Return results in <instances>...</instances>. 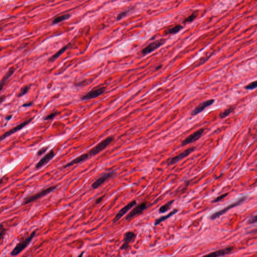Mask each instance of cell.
Segmentation results:
<instances>
[{
    "label": "cell",
    "mask_w": 257,
    "mask_h": 257,
    "mask_svg": "<svg viewBox=\"0 0 257 257\" xmlns=\"http://www.w3.org/2000/svg\"><path fill=\"white\" fill-rule=\"evenodd\" d=\"M57 187V185H53L49 187L48 188H45L42 189L38 193H36V194H33L31 196H27L25 198H24L22 204L23 205H27L30 203H33L34 201L39 200L40 198L47 196V194L53 192L54 190L56 189Z\"/></svg>",
    "instance_id": "cell-1"
},
{
    "label": "cell",
    "mask_w": 257,
    "mask_h": 257,
    "mask_svg": "<svg viewBox=\"0 0 257 257\" xmlns=\"http://www.w3.org/2000/svg\"><path fill=\"white\" fill-rule=\"evenodd\" d=\"M248 196H243L238 198V200H237L236 201L231 203V204H229L228 206L225 207L224 208H223L222 210L216 211V213H214L211 214V216H210V219L211 220H215L216 218L219 217L220 216H222L224 214H226L227 211H228L229 210H231V208H234L235 207L240 206L241 204H242L243 203H244L245 200L248 198Z\"/></svg>",
    "instance_id": "cell-2"
},
{
    "label": "cell",
    "mask_w": 257,
    "mask_h": 257,
    "mask_svg": "<svg viewBox=\"0 0 257 257\" xmlns=\"http://www.w3.org/2000/svg\"><path fill=\"white\" fill-rule=\"evenodd\" d=\"M35 234H36V231H34L31 234L30 236L16 245V246L11 252V255L14 257L20 254V253H21L23 250H24L28 246H29V245L30 244L32 241L35 236Z\"/></svg>",
    "instance_id": "cell-3"
},
{
    "label": "cell",
    "mask_w": 257,
    "mask_h": 257,
    "mask_svg": "<svg viewBox=\"0 0 257 257\" xmlns=\"http://www.w3.org/2000/svg\"><path fill=\"white\" fill-rule=\"evenodd\" d=\"M114 140V138L113 136H109L101 141V142L94 147L93 148L90 150L88 154L89 157L94 156L99 153L103 151V150L109 146Z\"/></svg>",
    "instance_id": "cell-4"
},
{
    "label": "cell",
    "mask_w": 257,
    "mask_h": 257,
    "mask_svg": "<svg viewBox=\"0 0 257 257\" xmlns=\"http://www.w3.org/2000/svg\"><path fill=\"white\" fill-rule=\"evenodd\" d=\"M196 149V147H191V148H187V149L185 150L184 151H183L182 152H181L179 155H176V156L173 157L172 158L168 159L166 161L167 165L168 166H171V165L176 164L178 162H179L180 160L183 159V158L186 157L187 156H188V155H189L190 154H191V153H193V151H194Z\"/></svg>",
    "instance_id": "cell-5"
},
{
    "label": "cell",
    "mask_w": 257,
    "mask_h": 257,
    "mask_svg": "<svg viewBox=\"0 0 257 257\" xmlns=\"http://www.w3.org/2000/svg\"><path fill=\"white\" fill-rule=\"evenodd\" d=\"M204 131H205V130L204 128H201L195 131L194 133H193V134L188 136L184 140L182 141L181 144V147L185 146L186 145L194 143L198 140L203 136Z\"/></svg>",
    "instance_id": "cell-6"
},
{
    "label": "cell",
    "mask_w": 257,
    "mask_h": 257,
    "mask_svg": "<svg viewBox=\"0 0 257 257\" xmlns=\"http://www.w3.org/2000/svg\"><path fill=\"white\" fill-rule=\"evenodd\" d=\"M33 120V118H30V119L27 120L26 121L20 123L19 125H17L16 127L12 128V129H10L9 131H8L7 132H6V133H5L4 134L0 136V142L5 139L6 138H7L8 137L12 135L15 134V133L19 131H20L21 130L23 129V128H25L26 126H27L28 124L30 123Z\"/></svg>",
    "instance_id": "cell-7"
},
{
    "label": "cell",
    "mask_w": 257,
    "mask_h": 257,
    "mask_svg": "<svg viewBox=\"0 0 257 257\" xmlns=\"http://www.w3.org/2000/svg\"><path fill=\"white\" fill-rule=\"evenodd\" d=\"M166 40L165 39H159L158 40H156L150 43L148 45V46L146 47L145 48L143 49L141 53H142L144 55L148 54L149 53L154 51L156 49H158V48L161 47L162 45L164 44Z\"/></svg>",
    "instance_id": "cell-8"
},
{
    "label": "cell",
    "mask_w": 257,
    "mask_h": 257,
    "mask_svg": "<svg viewBox=\"0 0 257 257\" xmlns=\"http://www.w3.org/2000/svg\"><path fill=\"white\" fill-rule=\"evenodd\" d=\"M106 89L105 87H101V88L93 89L92 91H89V92L82 96L81 97V99L83 101L93 99L102 95L105 92Z\"/></svg>",
    "instance_id": "cell-9"
},
{
    "label": "cell",
    "mask_w": 257,
    "mask_h": 257,
    "mask_svg": "<svg viewBox=\"0 0 257 257\" xmlns=\"http://www.w3.org/2000/svg\"><path fill=\"white\" fill-rule=\"evenodd\" d=\"M115 174V171L106 173L102 174L92 183V188L93 189H96L97 188H99V187L102 186L104 183L106 182L108 180L112 178Z\"/></svg>",
    "instance_id": "cell-10"
},
{
    "label": "cell",
    "mask_w": 257,
    "mask_h": 257,
    "mask_svg": "<svg viewBox=\"0 0 257 257\" xmlns=\"http://www.w3.org/2000/svg\"><path fill=\"white\" fill-rule=\"evenodd\" d=\"M214 102H215V100L214 99H210L200 103L191 112L190 115L191 116H196L199 113H201L204 111V109H206V108L213 105Z\"/></svg>",
    "instance_id": "cell-11"
},
{
    "label": "cell",
    "mask_w": 257,
    "mask_h": 257,
    "mask_svg": "<svg viewBox=\"0 0 257 257\" xmlns=\"http://www.w3.org/2000/svg\"><path fill=\"white\" fill-rule=\"evenodd\" d=\"M136 200H134L131 201L130 203H129L128 204H127L126 206L123 207L117 213L116 216H115V218L113 220V223H116L117 221H119L123 216H125V214H126L127 213H128V211L131 210V208H132L134 206H136Z\"/></svg>",
    "instance_id": "cell-12"
},
{
    "label": "cell",
    "mask_w": 257,
    "mask_h": 257,
    "mask_svg": "<svg viewBox=\"0 0 257 257\" xmlns=\"http://www.w3.org/2000/svg\"><path fill=\"white\" fill-rule=\"evenodd\" d=\"M148 206L146 203H142L133 208L131 212L127 216L126 220H131V218L137 215L141 214L147 208Z\"/></svg>",
    "instance_id": "cell-13"
},
{
    "label": "cell",
    "mask_w": 257,
    "mask_h": 257,
    "mask_svg": "<svg viewBox=\"0 0 257 257\" xmlns=\"http://www.w3.org/2000/svg\"><path fill=\"white\" fill-rule=\"evenodd\" d=\"M234 250V247H228L226 248L217 250L208 254L206 255L203 257H220L225 256L231 253Z\"/></svg>",
    "instance_id": "cell-14"
},
{
    "label": "cell",
    "mask_w": 257,
    "mask_h": 257,
    "mask_svg": "<svg viewBox=\"0 0 257 257\" xmlns=\"http://www.w3.org/2000/svg\"><path fill=\"white\" fill-rule=\"evenodd\" d=\"M55 154L53 150H51L49 151V152L47 153L46 155H45L44 156L42 157L39 162L37 163V164L36 165V168L37 169H39V168H42L43 166L47 164L48 163L50 162L53 157L55 156Z\"/></svg>",
    "instance_id": "cell-15"
},
{
    "label": "cell",
    "mask_w": 257,
    "mask_h": 257,
    "mask_svg": "<svg viewBox=\"0 0 257 257\" xmlns=\"http://www.w3.org/2000/svg\"><path fill=\"white\" fill-rule=\"evenodd\" d=\"M136 234L132 231H128L125 233L123 238V243L121 246V250H126L129 246L130 243L135 238Z\"/></svg>",
    "instance_id": "cell-16"
},
{
    "label": "cell",
    "mask_w": 257,
    "mask_h": 257,
    "mask_svg": "<svg viewBox=\"0 0 257 257\" xmlns=\"http://www.w3.org/2000/svg\"><path fill=\"white\" fill-rule=\"evenodd\" d=\"M89 157V155L88 153L82 154L79 156L72 160V161H71V162H69V163L65 164L64 166H63V168L65 169V168H68V167L72 166L73 165H75V164H79L80 163L83 162L84 161H86V160L88 159Z\"/></svg>",
    "instance_id": "cell-17"
},
{
    "label": "cell",
    "mask_w": 257,
    "mask_h": 257,
    "mask_svg": "<svg viewBox=\"0 0 257 257\" xmlns=\"http://www.w3.org/2000/svg\"><path fill=\"white\" fill-rule=\"evenodd\" d=\"M15 71H16V68H9V70L7 71V72H6L5 75H4L1 81V82H0V92L3 90L4 86L6 85V83L7 82V81L9 80V78H11V76L14 73Z\"/></svg>",
    "instance_id": "cell-18"
},
{
    "label": "cell",
    "mask_w": 257,
    "mask_h": 257,
    "mask_svg": "<svg viewBox=\"0 0 257 257\" xmlns=\"http://www.w3.org/2000/svg\"><path fill=\"white\" fill-rule=\"evenodd\" d=\"M183 29V26L181 25L178 24L173 26L172 27L167 28L165 30L164 33L165 35H173L178 33Z\"/></svg>",
    "instance_id": "cell-19"
},
{
    "label": "cell",
    "mask_w": 257,
    "mask_h": 257,
    "mask_svg": "<svg viewBox=\"0 0 257 257\" xmlns=\"http://www.w3.org/2000/svg\"><path fill=\"white\" fill-rule=\"evenodd\" d=\"M178 211V210L177 208H175L172 211H171L170 213H169L168 214H167L166 216H162L161 217L157 219L155 222V226H157L158 224H159L160 223H162L163 221H164L165 220H167L168 218H170V217L173 216L176 213H177Z\"/></svg>",
    "instance_id": "cell-20"
},
{
    "label": "cell",
    "mask_w": 257,
    "mask_h": 257,
    "mask_svg": "<svg viewBox=\"0 0 257 257\" xmlns=\"http://www.w3.org/2000/svg\"><path fill=\"white\" fill-rule=\"evenodd\" d=\"M71 43H69L68 44L66 45L65 46H64L61 49H60L57 52V53H55V54L53 55V56H52L49 59H48V61L49 62H53L56 59H57L59 57V56H61V55L62 54V53L65 52V51H66L67 49L68 48L71 46Z\"/></svg>",
    "instance_id": "cell-21"
},
{
    "label": "cell",
    "mask_w": 257,
    "mask_h": 257,
    "mask_svg": "<svg viewBox=\"0 0 257 257\" xmlns=\"http://www.w3.org/2000/svg\"><path fill=\"white\" fill-rule=\"evenodd\" d=\"M71 17V15L70 14H66L62 15L61 16H57L53 19L52 24H56L57 23H61V22L69 19Z\"/></svg>",
    "instance_id": "cell-22"
},
{
    "label": "cell",
    "mask_w": 257,
    "mask_h": 257,
    "mask_svg": "<svg viewBox=\"0 0 257 257\" xmlns=\"http://www.w3.org/2000/svg\"><path fill=\"white\" fill-rule=\"evenodd\" d=\"M198 12L199 11L198 10L193 12V13H191V14L189 16H188L184 19L183 23L186 24V23H190L193 22L198 16V13H199Z\"/></svg>",
    "instance_id": "cell-23"
},
{
    "label": "cell",
    "mask_w": 257,
    "mask_h": 257,
    "mask_svg": "<svg viewBox=\"0 0 257 257\" xmlns=\"http://www.w3.org/2000/svg\"><path fill=\"white\" fill-rule=\"evenodd\" d=\"M174 202V200H171L170 201L167 202L166 204L160 207L159 209V213H160V214H163V213L167 212L170 208V207L172 205Z\"/></svg>",
    "instance_id": "cell-24"
},
{
    "label": "cell",
    "mask_w": 257,
    "mask_h": 257,
    "mask_svg": "<svg viewBox=\"0 0 257 257\" xmlns=\"http://www.w3.org/2000/svg\"><path fill=\"white\" fill-rule=\"evenodd\" d=\"M234 109H235V108L233 106L230 107V108L225 109L223 112L221 113L220 115H219V117H220V119H224V118H226L227 116H229L231 113H232L234 111Z\"/></svg>",
    "instance_id": "cell-25"
},
{
    "label": "cell",
    "mask_w": 257,
    "mask_h": 257,
    "mask_svg": "<svg viewBox=\"0 0 257 257\" xmlns=\"http://www.w3.org/2000/svg\"><path fill=\"white\" fill-rule=\"evenodd\" d=\"M31 85H26L25 86H23L21 88L20 92L18 95V98H21L22 96H24V95H26V93H27L29 91V89H30Z\"/></svg>",
    "instance_id": "cell-26"
},
{
    "label": "cell",
    "mask_w": 257,
    "mask_h": 257,
    "mask_svg": "<svg viewBox=\"0 0 257 257\" xmlns=\"http://www.w3.org/2000/svg\"><path fill=\"white\" fill-rule=\"evenodd\" d=\"M257 86V81H255L247 85L246 86H245L244 88L245 89H247V90H252L256 89Z\"/></svg>",
    "instance_id": "cell-27"
},
{
    "label": "cell",
    "mask_w": 257,
    "mask_h": 257,
    "mask_svg": "<svg viewBox=\"0 0 257 257\" xmlns=\"http://www.w3.org/2000/svg\"><path fill=\"white\" fill-rule=\"evenodd\" d=\"M59 113L58 112H54L52 113H50L49 115H48L47 116H45L44 118V120H46V121H48V120H51L53 119Z\"/></svg>",
    "instance_id": "cell-28"
},
{
    "label": "cell",
    "mask_w": 257,
    "mask_h": 257,
    "mask_svg": "<svg viewBox=\"0 0 257 257\" xmlns=\"http://www.w3.org/2000/svg\"><path fill=\"white\" fill-rule=\"evenodd\" d=\"M228 193H224V194H221V196L215 198L214 200H213L212 203H218L219 201H221V200H223L224 198H225L227 196H228Z\"/></svg>",
    "instance_id": "cell-29"
},
{
    "label": "cell",
    "mask_w": 257,
    "mask_h": 257,
    "mask_svg": "<svg viewBox=\"0 0 257 257\" xmlns=\"http://www.w3.org/2000/svg\"><path fill=\"white\" fill-rule=\"evenodd\" d=\"M130 11V9L127 10L125 11L122 12L120 13L118 15V16H117V18H116L117 20H120L121 19L126 17L127 16V15L128 14Z\"/></svg>",
    "instance_id": "cell-30"
},
{
    "label": "cell",
    "mask_w": 257,
    "mask_h": 257,
    "mask_svg": "<svg viewBox=\"0 0 257 257\" xmlns=\"http://www.w3.org/2000/svg\"><path fill=\"white\" fill-rule=\"evenodd\" d=\"M48 148H49V146L43 147L42 148H41L39 150V151H38L37 153V155L38 156H40L43 155L44 153L46 152V151L48 149Z\"/></svg>",
    "instance_id": "cell-31"
},
{
    "label": "cell",
    "mask_w": 257,
    "mask_h": 257,
    "mask_svg": "<svg viewBox=\"0 0 257 257\" xmlns=\"http://www.w3.org/2000/svg\"><path fill=\"white\" fill-rule=\"evenodd\" d=\"M256 222H257V216H255L252 217L250 218V219H249L248 221V223L249 224H253L256 223Z\"/></svg>",
    "instance_id": "cell-32"
},
{
    "label": "cell",
    "mask_w": 257,
    "mask_h": 257,
    "mask_svg": "<svg viewBox=\"0 0 257 257\" xmlns=\"http://www.w3.org/2000/svg\"><path fill=\"white\" fill-rule=\"evenodd\" d=\"M7 231L6 228H3V230L0 231V240L4 238V236L6 234V231Z\"/></svg>",
    "instance_id": "cell-33"
},
{
    "label": "cell",
    "mask_w": 257,
    "mask_h": 257,
    "mask_svg": "<svg viewBox=\"0 0 257 257\" xmlns=\"http://www.w3.org/2000/svg\"><path fill=\"white\" fill-rule=\"evenodd\" d=\"M32 104H33V102H26V103L23 104L22 106L23 107H29V106H31Z\"/></svg>",
    "instance_id": "cell-34"
},
{
    "label": "cell",
    "mask_w": 257,
    "mask_h": 257,
    "mask_svg": "<svg viewBox=\"0 0 257 257\" xmlns=\"http://www.w3.org/2000/svg\"><path fill=\"white\" fill-rule=\"evenodd\" d=\"M103 197L104 196H101L99 198H98L97 200H96V204H98V203H101L102 201V200H103Z\"/></svg>",
    "instance_id": "cell-35"
},
{
    "label": "cell",
    "mask_w": 257,
    "mask_h": 257,
    "mask_svg": "<svg viewBox=\"0 0 257 257\" xmlns=\"http://www.w3.org/2000/svg\"><path fill=\"white\" fill-rule=\"evenodd\" d=\"M5 99H6V96H0V105L4 102Z\"/></svg>",
    "instance_id": "cell-36"
},
{
    "label": "cell",
    "mask_w": 257,
    "mask_h": 257,
    "mask_svg": "<svg viewBox=\"0 0 257 257\" xmlns=\"http://www.w3.org/2000/svg\"><path fill=\"white\" fill-rule=\"evenodd\" d=\"M12 118V115H8V116H6L5 119H6L7 121H9V120H10Z\"/></svg>",
    "instance_id": "cell-37"
},
{
    "label": "cell",
    "mask_w": 257,
    "mask_h": 257,
    "mask_svg": "<svg viewBox=\"0 0 257 257\" xmlns=\"http://www.w3.org/2000/svg\"><path fill=\"white\" fill-rule=\"evenodd\" d=\"M162 67V65H160L159 66L156 67V71H158L159 69H160Z\"/></svg>",
    "instance_id": "cell-38"
},
{
    "label": "cell",
    "mask_w": 257,
    "mask_h": 257,
    "mask_svg": "<svg viewBox=\"0 0 257 257\" xmlns=\"http://www.w3.org/2000/svg\"><path fill=\"white\" fill-rule=\"evenodd\" d=\"M4 228V225L2 224H0V231Z\"/></svg>",
    "instance_id": "cell-39"
},
{
    "label": "cell",
    "mask_w": 257,
    "mask_h": 257,
    "mask_svg": "<svg viewBox=\"0 0 257 257\" xmlns=\"http://www.w3.org/2000/svg\"><path fill=\"white\" fill-rule=\"evenodd\" d=\"M83 254H84V252H82V253H81V254L79 255V256L78 257H82L83 256Z\"/></svg>",
    "instance_id": "cell-40"
},
{
    "label": "cell",
    "mask_w": 257,
    "mask_h": 257,
    "mask_svg": "<svg viewBox=\"0 0 257 257\" xmlns=\"http://www.w3.org/2000/svg\"><path fill=\"white\" fill-rule=\"evenodd\" d=\"M3 179L0 180V185H1L3 183Z\"/></svg>",
    "instance_id": "cell-41"
},
{
    "label": "cell",
    "mask_w": 257,
    "mask_h": 257,
    "mask_svg": "<svg viewBox=\"0 0 257 257\" xmlns=\"http://www.w3.org/2000/svg\"></svg>",
    "instance_id": "cell-42"
}]
</instances>
